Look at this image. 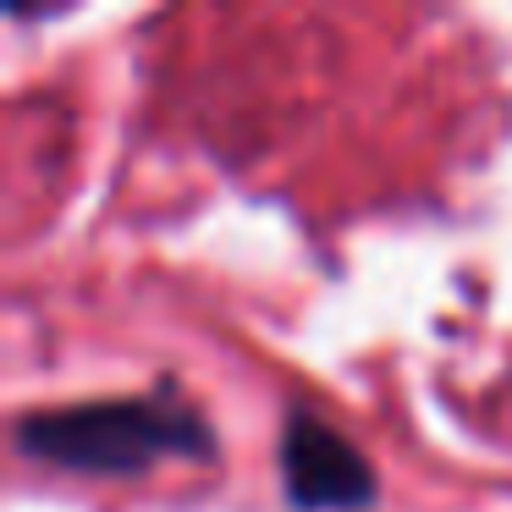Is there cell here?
I'll return each mask as SVG.
<instances>
[{
  "mask_svg": "<svg viewBox=\"0 0 512 512\" xmlns=\"http://www.w3.org/2000/svg\"><path fill=\"white\" fill-rule=\"evenodd\" d=\"M281 479H287L292 507L303 512H358L375 501L369 457L314 413H292L281 424Z\"/></svg>",
  "mask_w": 512,
  "mask_h": 512,
  "instance_id": "2",
  "label": "cell"
},
{
  "mask_svg": "<svg viewBox=\"0 0 512 512\" xmlns=\"http://www.w3.org/2000/svg\"><path fill=\"white\" fill-rule=\"evenodd\" d=\"M17 452L39 457L67 474L133 479L160 457H215V435L204 413L177 391L155 397L78 402V408H45L17 424Z\"/></svg>",
  "mask_w": 512,
  "mask_h": 512,
  "instance_id": "1",
  "label": "cell"
}]
</instances>
